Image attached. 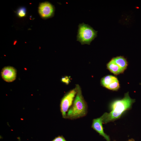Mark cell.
Instances as JSON below:
<instances>
[{"instance_id": "7a4b0ae2", "label": "cell", "mask_w": 141, "mask_h": 141, "mask_svg": "<svg viewBox=\"0 0 141 141\" xmlns=\"http://www.w3.org/2000/svg\"><path fill=\"white\" fill-rule=\"evenodd\" d=\"M77 93L73 104L67 113L66 119H74L85 116L87 113V105L82 94L80 86L76 85Z\"/></svg>"}, {"instance_id": "8fae6325", "label": "cell", "mask_w": 141, "mask_h": 141, "mask_svg": "<svg viewBox=\"0 0 141 141\" xmlns=\"http://www.w3.org/2000/svg\"><path fill=\"white\" fill-rule=\"evenodd\" d=\"M119 88V84L117 79L111 84L107 89L112 90L116 91Z\"/></svg>"}, {"instance_id": "9a60e30c", "label": "cell", "mask_w": 141, "mask_h": 141, "mask_svg": "<svg viewBox=\"0 0 141 141\" xmlns=\"http://www.w3.org/2000/svg\"><path fill=\"white\" fill-rule=\"evenodd\" d=\"M127 141H135L133 139H131L128 140Z\"/></svg>"}, {"instance_id": "3957f363", "label": "cell", "mask_w": 141, "mask_h": 141, "mask_svg": "<svg viewBox=\"0 0 141 141\" xmlns=\"http://www.w3.org/2000/svg\"><path fill=\"white\" fill-rule=\"evenodd\" d=\"M97 32L88 24L84 23L80 24L78 26L77 40L82 45H90L97 36Z\"/></svg>"}, {"instance_id": "8992f818", "label": "cell", "mask_w": 141, "mask_h": 141, "mask_svg": "<svg viewBox=\"0 0 141 141\" xmlns=\"http://www.w3.org/2000/svg\"><path fill=\"white\" fill-rule=\"evenodd\" d=\"M103 124L104 123L103 118L102 115L99 118L93 120L91 127L100 135L103 137L107 141H110L109 136L104 132Z\"/></svg>"}, {"instance_id": "4fadbf2b", "label": "cell", "mask_w": 141, "mask_h": 141, "mask_svg": "<svg viewBox=\"0 0 141 141\" xmlns=\"http://www.w3.org/2000/svg\"><path fill=\"white\" fill-rule=\"evenodd\" d=\"M61 81L67 85H68L70 82V77L67 76L62 77L61 79Z\"/></svg>"}, {"instance_id": "5bb4252c", "label": "cell", "mask_w": 141, "mask_h": 141, "mask_svg": "<svg viewBox=\"0 0 141 141\" xmlns=\"http://www.w3.org/2000/svg\"><path fill=\"white\" fill-rule=\"evenodd\" d=\"M52 141H67L62 136H59L55 138Z\"/></svg>"}, {"instance_id": "30bf717a", "label": "cell", "mask_w": 141, "mask_h": 141, "mask_svg": "<svg viewBox=\"0 0 141 141\" xmlns=\"http://www.w3.org/2000/svg\"><path fill=\"white\" fill-rule=\"evenodd\" d=\"M117 79L115 77L111 75H108L103 78L101 79L102 85L107 88L113 82Z\"/></svg>"}, {"instance_id": "277c9868", "label": "cell", "mask_w": 141, "mask_h": 141, "mask_svg": "<svg viewBox=\"0 0 141 141\" xmlns=\"http://www.w3.org/2000/svg\"><path fill=\"white\" fill-rule=\"evenodd\" d=\"M76 87L66 94L62 99L60 104V110L62 117L66 119L67 111L72 106L76 95Z\"/></svg>"}, {"instance_id": "6da1fadb", "label": "cell", "mask_w": 141, "mask_h": 141, "mask_svg": "<svg viewBox=\"0 0 141 141\" xmlns=\"http://www.w3.org/2000/svg\"><path fill=\"white\" fill-rule=\"evenodd\" d=\"M135 101L134 99L130 98L128 92L125 94L123 98L113 101L110 105V112L105 113L102 115L104 124L120 119L126 111L131 108Z\"/></svg>"}, {"instance_id": "5b68a950", "label": "cell", "mask_w": 141, "mask_h": 141, "mask_svg": "<svg viewBox=\"0 0 141 141\" xmlns=\"http://www.w3.org/2000/svg\"><path fill=\"white\" fill-rule=\"evenodd\" d=\"M54 6L48 2L41 3L39 6V13L41 17L44 19H47L52 17L54 14Z\"/></svg>"}, {"instance_id": "52a82bcc", "label": "cell", "mask_w": 141, "mask_h": 141, "mask_svg": "<svg viewBox=\"0 0 141 141\" xmlns=\"http://www.w3.org/2000/svg\"><path fill=\"white\" fill-rule=\"evenodd\" d=\"M17 72L15 69L13 67L8 66L4 67L1 72V76L5 81L11 82L15 79Z\"/></svg>"}, {"instance_id": "7c38bea8", "label": "cell", "mask_w": 141, "mask_h": 141, "mask_svg": "<svg viewBox=\"0 0 141 141\" xmlns=\"http://www.w3.org/2000/svg\"><path fill=\"white\" fill-rule=\"evenodd\" d=\"M26 9L24 7L19 8L17 12V14L20 17H23L25 16L26 14Z\"/></svg>"}, {"instance_id": "ba28073f", "label": "cell", "mask_w": 141, "mask_h": 141, "mask_svg": "<svg viewBox=\"0 0 141 141\" xmlns=\"http://www.w3.org/2000/svg\"><path fill=\"white\" fill-rule=\"evenodd\" d=\"M107 68L111 73L115 75H118L124 71L114 62L112 59L107 64Z\"/></svg>"}, {"instance_id": "9c48e42d", "label": "cell", "mask_w": 141, "mask_h": 141, "mask_svg": "<svg viewBox=\"0 0 141 141\" xmlns=\"http://www.w3.org/2000/svg\"><path fill=\"white\" fill-rule=\"evenodd\" d=\"M114 62L124 71L127 68V62L126 59L123 56H118L112 58Z\"/></svg>"}]
</instances>
